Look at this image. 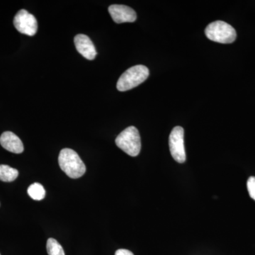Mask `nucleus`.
Returning <instances> with one entry per match:
<instances>
[{
    "label": "nucleus",
    "mask_w": 255,
    "mask_h": 255,
    "mask_svg": "<svg viewBox=\"0 0 255 255\" xmlns=\"http://www.w3.org/2000/svg\"><path fill=\"white\" fill-rule=\"evenodd\" d=\"M58 163L60 169L72 179L81 177L86 172L85 164L78 154L72 149L64 148L60 151Z\"/></svg>",
    "instance_id": "nucleus-1"
},
{
    "label": "nucleus",
    "mask_w": 255,
    "mask_h": 255,
    "mask_svg": "<svg viewBox=\"0 0 255 255\" xmlns=\"http://www.w3.org/2000/svg\"><path fill=\"white\" fill-rule=\"evenodd\" d=\"M149 76V70L145 65H137L128 69L122 74L117 82V90L128 91L138 86L145 81Z\"/></svg>",
    "instance_id": "nucleus-2"
},
{
    "label": "nucleus",
    "mask_w": 255,
    "mask_h": 255,
    "mask_svg": "<svg viewBox=\"0 0 255 255\" xmlns=\"http://www.w3.org/2000/svg\"><path fill=\"white\" fill-rule=\"evenodd\" d=\"M115 142L119 148L131 157H136L140 153L141 140L138 130L135 127H128L119 134Z\"/></svg>",
    "instance_id": "nucleus-3"
},
{
    "label": "nucleus",
    "mask_w": 255,
    "mask_h": 255,
    "mask_svg": "<svg viewBox=\"0 0 255 255\" xmlns=\"http://www.w3.org/2000/svg\"><path fill=\"white\" fill-rule=\"evenodd\" d=\"M205 33L211 41L223 44L233 43L237 37L236 29L223 21H216L210 23L206 28Z\"/></svg>",
    "instance_id": "nucleus-4"
},
{
    "label": "nucleus",
    "mask_w": 255,
    "mask_h": 255,
    "mask_svg": "<svg viewBox=\"0 0 255 255\" xmlns=\"http://www.w3.org/2000/svg\"><path fill=\"white\" fill-rule=\"evenodd\" d=\"M184 129L176 127L172 129L169 137V150L174 160L184 163L187 158L184 142Z\"/></svg>",
    "instance_id": "nucleus-5"
},
{
    "label": "nucleus",
    "mask_w": 255,
    "mask_h": 255,
    "mask_svg": "<svg viewBox=\"0 0 255 255\" xmlns=\"http://www.w3.org/2000/svg\"><path fill=\"white\" fill-rule=\"evenodd\" d=\"M14 25L18 32L29 36H34L38 30L36 17L25 9L20 10L15 15Z\"/></svg>",
    "instance_id": "nucleus-6"
},
{
    "label": "nucleus",
    "mask_w": 255,
    "mask_h": 255,
    "mask_svg": "<svg viewBox=\"0 0 255 255\" xmlns=\"http://www.w3.org/2000/svg\"><path fill=\"white\" fill-rule=\"evenodd\" d=\"M109 12L114 21L117 23L134 22L137 18L135 11L126 5H111L109 7Z\"/></svg>",
    "instance_id": "nucleus-7"
},
{
    "label": "nucleus",
    "mask_w": 255,
    "mask_h": 255,
    "mask_svg": "<svg viewBox=\"0 0 255 255\" xmlns=\"http://www.w3.org/2000/svg\"><path fill=\"white\" fill-rule=\"evenodd\" d=\"M75 47L79 53L87 60L95 59L97 55L95 45L92 40L85 34H78L74 38Z\"/></svg>",
    "instance_id": "nucleus-8"
},
{
    "label": "nucleus",
    "mask_w": 255,
    "mask_h": 255,
    "mask_svg": "<svg viewBox=\"0 0 255 255\" xmlns=\"http://www.w3.org/2000/svg\"><path fill=\"white\" fill-rule=\"evenodd\" d=\"M0 144L5 150L13 153H21L24 149L21 139L12 132H3L0 137Z\"/></svg>",
    "instance_id": "nucleus-9"
},
{
    "label": "nucleus",
    "mask_w": 255,
    "mask_h": 255,
    "mask_svg": "<svg viewBox=\"0 0 255 255\" xmlns=\"http://www.w3.org/2000/svg\"><path fill=\"white\" fill-rule=\"evenodd\" d=\"M18 175L17 169L6 164H0V180L5 182H13L18 177Z\"/></svg>",
    "instance_id": "nucleus-10"
},
{
    "label": "nucleus",
    "mask_w": 255,
    "mask_h": 255,
    "mask_svg": "<svg viewBox=\"0 0 255 255\" xmlns=\"http://www.w3.org/2000/svg\"><path fill=\"white\" fill-rule=\"evenodd\" d=\"M27 191L30 197L35 201L43 200L46 196V190L39 183H34V184H31L28 187Z\"/></svg>",
    "instance_id": "nucleus-11"
},
{
    "label": "nucleus",
    "mask_w": 255,
    "mask_h": 255,
    "mask_svg": "<svg viewBox=\"0 0 255 255\" xmlns=\"http://www.w3.org/2000/svg\"><path fill=\"white\" fill-rule=\"evenodd\" d=\"M46 249L48 255H65L63 247L54 238H49L48 240Z\"/></svg>",
    "instance_id": "nucleus-12"
},
{
    "label": "nucleus",
    "mask_w": 255,
    "mask_h": 255,
    "mask_svg": "<svg viewBox=\"0 0 255 255\" xmlns=\"http://www.w3.org/2000/svg\"><path fill=\"white\" fill-rule=\"evenodd\" d=\"M247 187L250 196L255 201V177H251L248 179Z\"/></svg>",
    "instance_id": "nucleus-13"
},
{
    "label": "nucleus",
    "mask_w": 255,
    "mask_h": 255,
    "mask_svg": "<svg viewBox=\"0 0 255 255\" xmlns=\"http://www.w3.org/2000/svg\"><path fill=\"white\" fill-rule=\"evenodd\" d=\"M115 255H134L133 253L130 251L126 249L118 250L116 252Z\"/></svg>",
    "instance_id": "nucleus-14"
},
{
    "label": "nucleus",
    "mask_w": 255,
    "mask_h": 255,
    "mask_svg": "<svg viewBox=\"0 0 255 255\" xmlns=\"http://www.w3.org/2000/svg\"></svg>",
    "instance_id": "nucleus-15"
}]
</instances>
